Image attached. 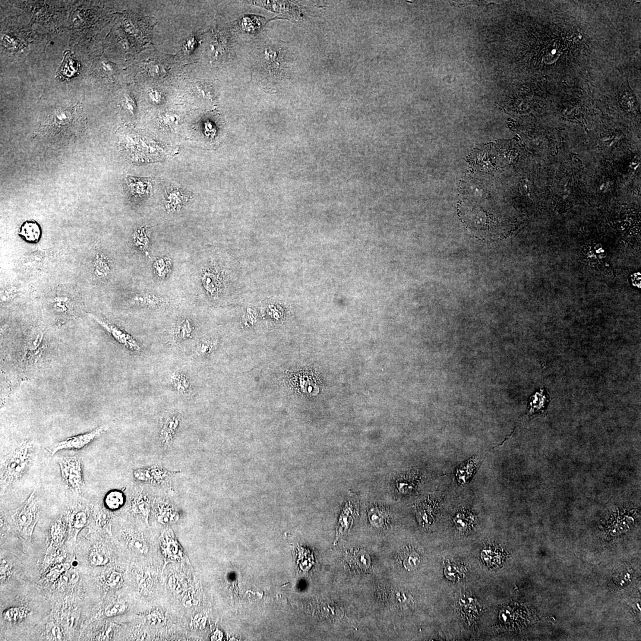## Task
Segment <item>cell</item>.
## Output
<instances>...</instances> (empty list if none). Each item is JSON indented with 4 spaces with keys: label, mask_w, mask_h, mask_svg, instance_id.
<instances>
[{
    "label": "cell",
    "mask_w": 641,
    "mask_h": 641,
    "mask_svg": "<svg viewBox=\"0 0 641 641\" xmlns=\"http://www.w3.org/2000/svg\"><path fill=\"white\" fill-rule=\"evenodd\" d=\"M32 444L23 442L12 449L5 457L3 463L1 485L8 488L21 478L29 467Z\"/></svg>",
    "instance_id": "obj_1"
},
{
    "label": "cell",
    "mask_w": 641,
    "mask_h": 641,
    "mask_svg": "<svg viewBox=\"0 0 641 641\" xmlns=\"http://www.w3.org/2000/svg\"><path fill=\"white\" fill-rule=\"evenodd\" d=\"M58 462L66 487L78 496L84 485L80 459L77 456L63 457L59 458Z\"/></svg>",
    "instance_id": "obj_2"
},
{
    "label": "cell",
    "mask_w": 641,
    "mask_h": 641,
    "mask_svg": "<svg viewBox=\"0 0 641 641\" xmlns=\"http://www.w3.org/2000/svg\"><path fill=\"white\" fill-rule=\"evenodd\" d=\"M37 507L34 492L16 511L14 515V523L18 531L24 535H28L33 530L36 522Z\"/></svg>",
    "instance_id": "obj_3"
},
{
    "label": "cell",
    "mask_w": 641,
    "mask_h": 641,
    "mask_svg": "<svg viewBox=\"0 0 641 641\" xmlns=\"http://www.w3.org/2000/svg\"><path fill=\"white\" fill-rule=\"evenodd\" d=\"M179 472H170L159 466H153L144 469L135 470L134 478L146 484L169 488L171 479Z\"/></svg>",
    "instance_id": "obj_4"
},
{
    "label": "cell",
    "mask_w": 641,
    "mask_h": 641,
    "mask_svg": "<svg viewBox=\"0 0 641 641\" xmlns=\"http://www.w3.org/2000/svg\"><path fill=\"white\" fill-rule=\"evenodd\" d=\"M108 428V425L100 426L87 433L74 436L59 442L52 447L50 453L53 456L58 451L63 450H80L98 438Z\"/></svg>",
    "instance_id": "obj_5"
},
{
    "label": "cell",
    "mask_w": 641,
    "mask_h": 641,
    "mask_svg": "<svg viewBox=\"0 0 641 641\" xmlns=\"http://www.w3.org/2000/svg\"><path fill=\"white\" fill-rule=\"evenodd\" d=\"M90 317L93 318V320L97 322L100 326L103 328L107 332H108L110 335L114 339L116 342L121 344L127 349L131 350L132 352H140L142 350V347L140 344L133 337L123 330L122 328H119L115 325L110 323V322L104 320V319L93 314H89Z\"/></svg>",
    "instance_id": "obj_6"
},
{
    "label": "cell",
    "mask_w": 641,
    "mask_h": 641,
    "mask_svg": "<svg viewBox=\"0 0 641 641\" xmlns=\"http://www.w3.org/2000/svg\"><path fill=\"white\" fill-rule=\"evenodd\" d=\"M179 424V416L175 413H170L164 418L159 436L160 445L163 448L166 449L172 444Z\"/></svg>",
    "instance_id": "obj_7"
},
{
    "label": "cell",
    "mask_w": 641,
    "mask_h": 641,
    "mask_svg": "<svg viewBox=\"0 0 641 641\" xmlns=\"http://www.w3.org/2000/svg\"><path fill=\"white\" fill-rule=\"evenodd\" d=\"M130 506L132 512L140 515L147 522L150 513V500L146 493L140 489H137L132 495Z\"/></svg>",
    "instance_id": "obj_8"
},
{
    "label": "cell",
    "mask_w": 641,
    "mask_h": 641,
    "mask_svg": "<svg viewBox=\"0 0 641 641\" xmlns=\"http://www.w3.org/2000/svg\"><path fill=\"white\" fill-rule=\"evenodd\" d=\"M207 268L202 271L201 280L204 289L208 295L216 296L222 286V278L219 272Z\"/></svg>",
    "instance_id": "obj_9"
},
{
    "label": "cell",
    "mask_w": 641,
    "mask_h": 641,
    "mask_svg": "<svg viewBox=\"0 0 641 641\" xmlns=\"http://www.w3.org/2000/svg\"><path fill=\"white\" fill-rule=\"evenodd\" d=\"M132 305L147 308H159L166 306L169 302L164 297L151 293H137L130 299Z\"/></svg>",
    "instance_id": "obj_10"
},
{
    "label": "cell",
    "mask_w": 641,
    "mask_h": 641,
    "mask_svg": "<svg viewBox=\"0 0 641 641\" xmlns=\"http://www.w3.org/2000/svg\"><path fill=\"white\" fill-rule=\"evenodd\" d=\"M156 513L158 521L162 524L174 523L179 519L178 511L165 498H159L156 500Z\"/></svg>",
    "instance_id": "obj_11"
},
{
    "label": "cell",
    "mask_w": 641,
    "mask_h": 641,
    "mask_svg": "<svg viewBox=\"0 0 641 641\" xmlns=\"http://www.w3.org/2000/svg\"><path fill=\"white\" fill-rule=\"evenodd\" d=\"M126 192L129 197L135 201L146 196L149 187L143 180L129 176L125 179Z\"/></svg>",
    "instance_id": "obj_12"
},
{
    "label": "cell",
    "mask_w": 641,
    "mask_h": 641,
    "mask_svg": "<svg viewBox=\"0 0 641 641\" xmlns=\"http://www.w3.org/2000/svg\"><path fill=\"white\" fill-rule=\"evenodd\" d=\"M478 457H474L461 464L456 470L457 481L460 485H466L476 472L479 465Z\"/></svg>",
    "instance_id": "obj_13"
},
{
    "label": "cell",
    "mask_w": 641,
    "mask_h": 641,
    "mask_svg": "<svg viewBox=\"0 0 641 641\" xmlns=\"http://www.w3.org/2000/svg\"><path fill=\"white\" fill-rule=\"evenodd\" d=\"M170 383L176 392L184 396H188L191 393L190 380L184 372L176 371L170 378Z\"/></svg>",
    "instance_id": "obj_14"
},
{
    "label": "cell",
    "mask_w": 641,
    "mask_h": 641,
    "mask_svg": "<svg viewBox=\"0 0 641 641\" xmlns=\"http://www.w3.org/2000/svg\"><path fill=\"white\" fill-rule=\"evenodd\" d=\"M19 235L27 242L36 243L39 241L41 236L40 226L34 221H26L22 224Z\"/></svg>",
    "instance_id": "obj_15"
},
{
    "label": "cell",
    "mask_w": 641,
    "mask_h": 641,
    "mask_svg": "<svg viewBox=\"0 0 641 641\" xmlns=\"http://www.w3.org/2000/svg\"><path fill=\"white\" fill-rule=\"evenodd\" d=\"M132 240L135 247L139 250L145 254H149L148 248L150 245V235L146 227L142 226L135 230L132 235Z\"/></svg>",
    "instance_id": "obj_16"
},
{
    "label": "cell",
    "mask_w": 641,
    "mask_h": 641,
    "mask_svg": "<svg viewBox=\"0 0 641 641\" xmlns=\"http://www.w3.org/2000/svg\"><path fill=\"white\" fill-rule=\"evenodd\" d=\"M194 329L193 323L189 319L182 318L176 324L173 331V337L176 341L188 339L191 337Z\"/></svg>",
    "instance_id": "obj_17"
},
{
    "label": "cell",
    "mask_w": 641,
    "mask_h": 641,
    "mask_svg": "<svg viewBox=\"0 0 641 641\" xmlns=\"http://www.w3.org/2000/svg\"><path fill=\"white\" fill-rule=\"evenodd\" d=\"M94 274L97 278L106 277L111 271V264L107 255L99 252L96 255L94 263Z\"/></svg>",
    "instance_id": "obj_18"
},
{
    "label": "cell",
    "mask_w": 641,
    "mask_h": 641,
    "mask_svg": "<svg viewBox=\"0 0 641 641\" xmlns=\"http://www.w3.org/2000/svg\"><path fill=\"white\" fill-rule=\"evenodd\" d=\"M172 261L167 257H162L154 261L153 268L154 274L160 279H165L172 270Z\"/></svg>",
    "instance_id": "obj_19"
},
{
    "label": "cell",
    "mask_w": 641,
    "mask_h": 641,
    "mask_svg": "<svg viewBox=\"0 0 641 641\" xmlns=\"http://www.w3.org/2000/svg\"><path fill=\"white\" fill-rule=\"evenodd\" d=\"M436 505L433 502L429 500L423 502L422 503L418 505L417 508V513H418L419 519L421 521L423 525L428 526L433 520V516L432 514L434 513V508Z\"/></svg>",
    "instance_id": "obj_20"
},
{
    "label": "cell",
    "mask_w": 641,
    "mask_h": 641,
    "mask_svg": "<svg viewBox=\"0 0 641 641\" xmlns=\"http://www.w3.org/2000/svg\"><path fill=\"white\" fill-rule=\"evenodd\" d=\"M265 63L271 73H275L280 67V51L275 48H267L265 51Z\"/></svg>",
    "instance_id": "obj_21"
},
{
    "label": "cell",
    "mask_w": 641,
    "mask_h": 641,
    "mask_svg": "<svg viewBox=\"0 0 641 641\" xmlns=\"http://www.w3.org/2000/svg\"><path fill=\"white\" fill-rule=\"evenodd\" d=\"M104 503L110 510H118L124 503V494L118 490L110 491L106 495Z\"/></svg>",
    "instance_id": "obj_22"
},
{
    "label": "cell",
    "mask_w": 641,
    "mask_h": 641,
    "mask_svg": "<svg viewBox=\"0 0 641 641\" xmlns=\"http://www.w3.org/2000/svg\"><path fill=\"white\" fill-rule=\"evenodd\" d=\"M454 522L457 529L460 531L466 532L472 527L474 518L471 514L462 511L456 514Z\"/></svg>",
    "instance_id": "obj_23"
},
{
    "label": "cell",
    "mask_w": 641,
    "mask_h": 641,
    "mask_svg": "<svg viewBox=\"0 0 641 641\" xmlns=\"http://www.w3.org/2000/svg\"><path fill=\"white\" fill-rule=\"evenodd\" d=\"M78 63L70 55H65L64 62L60 68V74L65 77L74 76L78 71Z\"/></svg>",
    "instance_id": "obj_24"
},
{
    "label": "cell",
    "mask_w": 641,
    "mask_h": 641,
    "mask_svg": "<svg viewBox=\"0 0 641 641\" xmlns=\"http://www.w3.org/2000/svg\"><path fill=\"white\" fill-rule=\"evenodd\" d=\"M184 201V197L179 192L173 191L170 192V194L167 195L165 201L166 210L169 212L178 210L182 207Z\"/></svg>",
    "instance_id": "obj_25"
},
{
    "label": "cell",
    "mask_w": 641,
    "mask_h": 641,
    "mask_svg": "<svg viewBox=\"0 0 641 641\" xmlns=\"http://www.w3.org/2000/svg\"><path fill=\"white\" fill-rule=\"evenodd\" d=\"M548 402V395L545 394V391L541 390L536 393L530 399V412L540 411L545 407V404Z\"/></svg>",
    "instance_id": "obj_26"
},
{
    "label": "cell",
    "mask_w": 641,
    "mask_h": 641,
    "mask_svg": "<svg viewBox=\"0 0 641 641\" xmlns=\"http://www.w3.org/2000/svg\"><path fill=\"white\" fill-rule=\"evenodd\" d=\"M128 545L135 551L141 555H146L148 552V548L146 542L138 535H130L128 537Z\"/></svg>",
    "instance_id": "obj_27"
},
{
    "label": "cell",
    "mask_w": 641,
    "mask_h": 641,
    "mask_svg": "<svg viewBox=\"0 0 641 641\" xmlns=\"http://www.w3.org/2000/svg\"><path fill=\"white\" fill-rule=\"evenodd\" d=\"M403 565L409 571L415 570L421 563V558L418 553L409 551L403 558Z\"/></svg>",
    "instance_id": "obj_28"
},
{
    "label": "cell",
    "mask_w": 641,
    "mask_h": 641,
    "mask_svg": "<svg viewBox=\"0 0 641 641\" xmlns=\"http://www.w3.org/2000/svg\"><path fill=\"white\" fill-rule=\"evenodd\" d=\"M146 69L151 76L155 78L162 77L165 72L163 66L160 63L154 61L148 62L146 65Z\"/></svg>",
    "instance_id": "obj_29"
},
{
    "label": "cell",
    "mask_w": 641,
    "mask_h": 641,
    "mask_svg": "<svg viewBox=\"0 0 641 641\" xmlns=\"http://www.w3.org/2000/svg\"><path fill=\"white\" fill-rule=\"evenodd\" d=\"M197 92L202 98L213 100L214 98L213 87L208 83L199 84L197 86Z\"/></svg>",
    "instance_id": "obj_30"
},
{
    "label": "cell",
    "mask_w": 641,
    "mask_h": 641,
    "mask_svg": "<svg viewBox=\"0 0 641 641\" xmlns=\"http://www.w3.org/2000/svg\"><path fill=\"white\" fill-rule=\"evenodd\" d=\"M87 522V516L84 511H79L74 514L72 520V526L75 531L78 532L86 525Z\"/></svg>",
    "instance_id": "obj_31"
},
{
    "label": "cell",
    "mask_w": 641,
    "mask_h": 641,
    "mask_svg": "<svg viewBox=\"0 0 641 641\" xmlns=\"http://www.w3.org/2000/svg\"><path fill=\"white\" fill-rule=\"evenodd\" d=\"M416 481L417 479L415 476L407 477V478H404L402 481H400L399 485H398V488H399L401 492H403V493H407V492L412 491L414 489L416 486L415 481Z\"/></svg>",
    "instance_id": "obj_32"
},
{
    "label": "cell",
    "mask_w": 641,
    "mask_h": 641,
    "mask_svg": "<svg viewBox=\"0 0 641 641\" xmlns=\"http://www.w3.org/2000/svg\"><path fill=\"white\" fill-rule=\"evenodd\" d=\"M127 609V606L123 603H116L110 606L105 611L107 617H113L123 614Z\"/></svg>",
    "instance_id": "obj_33"
},
{
    "label": "cell",
    "mask_w": 641,
    "mask_h": 641,
    "mask_svg": "<svg viewBox=\"0 0 641 641\" xmlns=\"http://www.w3.org/2000/svg\"><path fill=\"white\" fill-rule=\"evenodd\" d=\"M89 561L91 564L95 567L103 566L109 563L108 558L105 555L99 554V553H93L91 554Z\"/></svg>",
    "instance_id": "obj_34"
},
{
    "label": "cell",
    "mask_w": 641,
    "mask_h": 641,
    "mask_svg": "<svg viewBox=\"0 0 641 641\" xmlns=\"http://www.w3.org/2000/svg\"><path fill=\"white\" fill-rule=\"evenodd\" d=\"M122 583V575L118 572L110 573L106 579V583L111 588H116Z\"/></svg>",
    "instance_id": "obj_35"
},
{
    "label": "cell",
    "mask_w": 641,
    "mask_h": 641,
    "mask_svg": "<svg viewBox=\"0 0 641 641\" xmlns=\"http://www.w3.org/2000/svg\"><path fill=\"white\" fill-rule=\"evenodd\" d=\"M214 42L211 44V50L216 56L220 55L225 50V43L220 37H216Z\"/></svg>",
    "instance_id": "obj_36"
},
{
    "label": "cell",
    "mask_w": 641,
    "mask_h": 641,
    "mask_svg": "<svg viewBox=\"0 0 641 641\" xmlns=\"http://www.w3.org/2000/svg\"><path fill=\"white\" fill-rule=\"evenodd\" d=\"M22 612L19 609L12 608L8 609L4 613V617L8 621L16 622L21 617Z\"/></svg>",
    "instance_id": "obj_37"
},
{
    "label": "cell",
    "mask_w": 641,
    "mask_h": 641,
    "mask_svg": "<svg viewBox=\"0 0 641 641\" xmlns=\"http://www.w3.org/2000/svg\"><path fill=\"white\" fill-rule=\"evenodd\" d=\"M62 579L65 583L69 584H75L78 582L79 579L78 574L75 570H70L66 571L62 575Z\"/></svg>",
    "instance_id": "obj_38"
},
{
    "label": "cell",
    "mask_w": 641,
    "mask_h": 641,
    "mask_svg": "<svg viewBox=\"0 0 641 641\" xmlns=\"http://www.w3.org/2000/svg\"><path fill=\"white\" fill-rule=\"evenodd\" d=\"M148 96L151 102L156 105H160L163 102L164 97L161 91L157 89H151L148 92Z\"/></svg>",
    "instance_id": "obj_39"
},
{
    "label": "cell",
    "mask_w": 641,
    "mask_h": 641,
    "mask_svg": "<svg viewBox=\"0 0 641 641\" xmlns=\"http://www.w3.org/2000/svg\"><path fill=\"white\" fill-rule=\"evenodd\" d=\"M162 121L164 124L168 127H174L178 124V119L174 114L167 113L162 116Z\"/></svg>",
    "instance_id": "obj_40"
},
{
    "label": "cell",
    "mask_w": 641,
    "mask_h": 641,
    "mask_svg": "<svg viewBox=\"0 0 641 641\" xmlns=\"http://www.w3.org/2000/svg\"><path fill=\"white\" fill-rule=\"evenodd\" d=\"M69 568H70V565L68 564L58 565L50 571L49 574L50 576L54 577L59 576V575L64 574L66 571L69 570Z\"/></svg>",
    "instance_id": "obj_41"
},
{
    "label": "cell",
    "mask_w": 641,
    "mask_h": 641,
    "mask_svg": "<svg viewBox=\"0 0 641 641\" xmlns=\"http://www.w3.org/2000/svg\"><path fill=\"white\" fill-rule=\"evenodd\" d=\"M48 634L50 637L56 640H61L62 636L59 628L55 625H50L48 629Z\"/></svg>",
    "instance_id": "obj_42"
},
{
    "label": "cell",
    "mask_w": 641,
    "mask_h": 641,
    "mask_svg": "<svg viewBox=\"0 0 641 641\" xmlns=\"http://www.w3.org/2000/svg\"><path fill=\"white\" fill-rule=\"evenodd\" d=\"M147 619L148 623L151 625H157V624L160 623L161 621H162L161 616L160 615V614L157 612L151 613V614L148 615Z\"/></svg>",
    "instance_id": "obj_43"
},
{
    "label": "cell",
    "mask_w": 641,
    "mask_h": 641,
    "mask_svg": "<svg viewBox=\"0 0 641 641\" xmlns=\"http://www.w3.org/2000/svg\"><path fill=\"white\" fill-rule=\"evenodd\" d=\"M125 105L129 111H131V112H135V108H136V105H135L134 100L132 99L130 96H128L127 97V98H126Z\"/></svg>",
    "instance_id": "obj_44"
},
{
    "label": "cell",
    "mask_w": 641,
    "mask_h": 641,
    "mask_svg": "<svg viewBox=\"0 0 641 641\" xmlns=\"http://www.w3.org/2000/svg\"><path fill=\"white\" fill-rule=\"evenodd\" d=\"M196 40L195 39L194 37H191V38H189L188 40H187V42H185V48L186 50H188V51H191V50L194 49L195 46H196Z\"/></svg>",
    "instance_id": "obj_45"
}]
</instances>
